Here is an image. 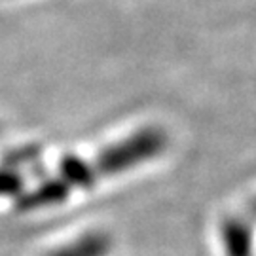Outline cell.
Listing matches in <instances>:
<instances>
[{"mask_svg":"<svg viewBox=\"0 0 256 256\" xmlns=\"http://www.w3.org/2000/svg\"><path fill=\"white\" fill-rule=\"evenodd\" d=\"M167 138L164 131L160 129H142L137 131L129 138H124L116 142L114 146H108L101 156L95 160V173L97 176L104 174L124 173L128 169H133L137 165L144 164L148 160L156 158L164 152Z\"/></svg>","mask_w":256,"mask_h":256,"instance_id":"obj_1","label":"cell"},{"mask_svg":"<svg viewBox=\"0 0 256 256\" xmlns=\"http://www.w3.org/2000/svg\"><path fill=\"white\" fill-rule=\"evenodd\" d=\"M68 192H70V186L59 176V178L48 180L42 186H38L36 190H32L30 194L21 196L16 203V207H18V210H34L40 207L55 205V203L64 202L68 198Z\"/></svg>","mask_w":256,"mask_h":256,"instance_id":"obj_2","label":"cell"},{"mask_svg":"<svg viewBox=\"0 0 256 256\" xmlns=\"http://www.w3.org/2000/svg\"><path fill=\"white\" fill-rule=\"evenodd\" d=\"M110 250V239L101 232L86 234L70 245L57 248L48 256H106Z\"/></svg>","mask_w":256,"mask_h":256,"instance_id":"obj_3","label":"cell"},{"mask_svg":"<svg viewBox=\"0 0 256 256\" xmlns=\"http://www.w3.org/2000/svg\"><path fill=\"white\" fill-rule=\"evenodd\" d=\"M59 171H61V178L68 186L90 188L97 180V173H95L93 164H88V162H84L76 156L64 158L61 165H59Z\"/></svg>","mask_w":256,"mask_h":256,"instance_id":"obj_4","label":"cell"},{"mask_svg":"<svg viewBox=\"0 0 256 256\" xmlns=\"http://www.w3.org/2000/svg\"><path fill=\"white\" fill-rule=\"evenodd\" d=\"M21 178L12 171H0V196H18L21 192Z\"/></svg>","mask_w":256,"mask_h":256,"instance_id":"obj_5","label":"cell"}]
</instances>
